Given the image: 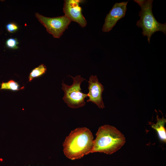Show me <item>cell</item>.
I'll return each instance as SVG.
<instances>
[{"instance_id":"cell-1","label":"cell","mask_w":166,"mask_h":166,"mask_svg":"<svg viewBox=\"0 0 166 166\" xmlns=\"http://www.w3.org/2000/svg\"><path fill=\"white\" fill-rule=\"evenodd\" d=\"M93 140V135L89 129L77 128L66 137L63 144L64 154L72 160L80 159L91 153Z\"/></svg>"},{"instance_id":"cell-3","label":"cell","mask_w":166,"mask_h":166,"mask_svg":"<svg viewBox=\"0 0 166 166\" xmlns=\"http://www.w3.org/2000/svg\"><path fill=\"white\" fill-rule=\"evenodd\" d=\"M140 6L141 10L139 15L140 18L136 22L137 26L142 29V34L146 36L150 43V38L155 32L160 31L166 33V24L159 22L153 15L152 8L153 0H134Z\"/></svg>"},{"instance_id":"cell-4","label":"cell","mask_w":166,"mask_h":166,"mask_svg":"<svg viewBox=\"0 0 166 166\" xmlns=\"http://www.w3.org/2000/svg\"><path fill=\"white\" fill-rule=\"evenodd\" d=\"M69 76L73 79V82L71 85H68L63 81L62 89L64 92L63 99L71 108L76 109L82 107L86 104L85 98L88 95L81 92L80 86L82 82L86 79L81 77L80 75L74 77Z\"/></svg>"},{"instance_id":"cell-2","label":"cell","mask_w":166,"mask_h":166,"mask_svg":"<svg viewBox=\"0 0 166 166\" xmlns=\"http://www.w3.org/2000/svg\"><path fill=\"white\" fill-rule=\"evenodd\" d=\"M96 136L91 153L111 154L120 149L126 142L124 135L116 128L109 125L100 127Z\"/></svg>"},{"instance_id":"cell-8","label":"cell","mask_w":166,"mask_h":166,"mask_svg":"<svg viewBox=\"0 0 166 166\" xmlns=\"http://www.w3.org/2000/svg\"><path fill=\"white\" fill-rule=\"evenodd\" d=\"M88 82L89 92L87 95L89 99L87 102H92L99 108L103 109L105 108L102 96L104 90L103 85L99 81L96 75H91Z\"/></svg>"},{"instance_id":"cell-5","label":"cell","mask_w":166,"mask_h":166,"mask_svg":"<svg viewBox=\"0 0 166 166\" xmlns=\"http://www.w3.org/2000/svg\"><path fill=\"white\" fill-rule=\"evenodd\" d=\"M35 16L46 28L47 31L55 38H59L67 29L71 21L65 15L54 18L47 17L39 14Z\"/></svg>"},{"instance_id":"cell-6","label":"cell","mask_w":166,"mask_h":166,"mask_svg":"<svg viewBox=\"0 0 166 166\" xmlns=\"http://www.w3.org/2000/svg\"><path fill=\"white\" fill-rule=\"evenodd\" d=\"M82 2L80 0H65L63 10L65 15L71 21L77 23L84 27L87 25V21L82 14L80 6V3Z\"/></svg>"},{"instance_id":"cell-11","label":"cell","mask_w":166,"mask_h":166,"mask_svg":"<svg viewBox=\"0 0 166 166\" xmlns=\"http://www.w3.org/2000/svg\"><path fill=\"white\" fill-rule=\"evenodd\" d=\"M0 90H9L12 91H18L23 89L24 87H20L18 83L13 80H10L7 82H2L1 84Z\"/></svg>"},{"instance_id":"cell-13","label":"cell","mask_w":166,"mask_h":166,"mask_svg":"<svg viewBox=\"0 0 166 166\" xmlns=\"http://www.w3.org/2000/svg\"><path fill=\"white\" fill-rule=\"evenodd\" d=\"M7 30L9 33H13L16 32L18 29V26L14 22H10L6 24V26Z\"/></svg>"},{"instance_id":"cell-12","label":"cell","mask_w":166,"mask_h":166,"mask_svg":"<svg viewBox=\"0 0 166 166\" xmlns=\"http://www.w3.org/2000/svg\"><path fill=\"white\" fill-rule=\"evenodd\" d=\"M19 43L17 38H10L8 39L6 42V45L7 47L10 49H16L18 48V45Z\"/></svg>"},{"instance_id":"cell-9","label":"cell","mask_w":166,"mask_h":166,"mask_svg":"<svg viewBox=\"0 0 166 166\" xmlns=\"http://www.w3.org/2000/svg\"><path fill=\"white\" fill-rule=\"evenodd\" d=\"M157 121L155 124L152 125V127L156 130L160 140L163 142H166V131L164 127L166 119L163 117L161 118L157 117Z\"/></svg>"},{"instance_id":"cell-7","label":"cell","mask_w":166,"mask_h":166,"mask_svg":"<svg viewBox=\"0 0 166 166\" xmlns=\"http://www.w3.org/2000/svg\"><path fill=\"white\" fill-rule=\"evenodd\" d=\"M128 1L115 3L107 14L102 30L108 32L110 31L120 19L125 15Z\"/></svg>"},{"instance_id":"cell-10","label":"cell","mask_w":166,"mask_h":166,"mask_svg":"<svg viewBox=\"0 0 166 166\" xmlns=\"http://www.w3.org/2000/svg\"><path fill=\"white\" fill-rule=\"evenodd\" d=\"M47 68L43 64H41L33 69L30 73L29 81H31L35 78L39 77L45 73Z\"/></svg>"}]
</instances>
